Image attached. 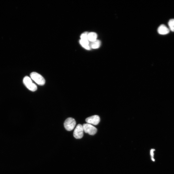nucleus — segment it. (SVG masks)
Returning a JSON list of instances; mask_svg holds the SVG:
<instances>
[{"label": "nucleus", "mask_w": 174, "mask_h": 174, "mask_svg": "<svg viewBox=\"0 0 174 174\" xmlns=\"http://www.w3.org/2000/svg\"><path fill=\"white\" fill-rule=\"evenodd\" d=\"M31 79L34 81L40 86H43L45 83V80L40 74L36 72H33L30 74Z\"/></svg>", "instance_id": "1"}, {"label": "nucleus", "mask_w": 174, "mask_h": 174, "mask_svg": "<svg viewBox=\"0 0 174 174\" xmlns=\"http://www.w3.org/2000/svg\"><path fill=\"white\" fill-rule=\"evenodd\" d=\"M24 85L27 88L32 92H34L37 89V85L32 82L31 78L28 76L25 77L23 79Z\"/></svg>", "instance_id": "2"}, {"label": "nucleus", "mask_w": 174, "mask_h": 174, "mask_svg": "<svg viewBox=\"0 0 174 174\" xmlns=\"http://www.w3.org/2000/svg\"><path fill=\"white\" fill-rule=\"evenodd\" d=\"M76 123L75 120L72 118H69L65 121L64 123V127L68 131H71L75 127Z\"/></svg>", "instance_id": "3"}, {"label": "nucleus", "mask_w": 174, "mask_h": 174, "mask_svg": "<svg viewBox=\"0 0 174 174\" xmlns=\"http://www.w3.org/2000/svg\"><path fill=\"white\" fill-rule=\"evenodd\" d=\"M83 127L85 132L90 135L93 136L96 134L97 132L96 128L91 124L85 123L83 124Z\"/></svg>", "instance_id": "4"}, {"label": "nucleus", "mask_w": 174, "mask_h": 174, "mask_svg": "<svg viewBox=\"0 0 174 174\" xmlns=\"http://www.w3.org/2000/svg\"><path fill=\"white\" fill-rule=\"evenodd\" d=\"M84 129L83 126L78 124L74 132V136L77 139L82 138L84 135Z\"/></svg>", "instance_id": "5"}, {"label": "nucleus", "mask_w": 174, "mask_h": 174, "mask_svg": "<svg viewBox=\"0 0 174 174\" xmlns=\"http://www.w3.org/2000/svg\"><path fill=\"white\" fill-rule=\"evenodd\" d=\"M100 118L97 115H94L86 118V121L91 125H97L100 122Z\"/></svg>", "instance_id": "6"}, {"label": "nucleus", "mask_w": 174, "mask_h": 174, "mask_svg": "<svg viewBox=\"0 0 174 174\" xmlns=\"http://www.w3.org/2000/svg\"><path fill=\"white\" fill-rule=\"evenodd\" d=\"M158 32L161 35H165L169 33L170 30L165 25H162L158 28Z\"/></svg>", "instance_id": "7"}, {"label": "nucleus", "mask_w": 174, "mask_h": 174, "mask_svg": "<svg viewBox=\"0 0 174 174\" xmlns=\"http://www.w3.org/2000/svg\"><path fill=\"white\" fill-rule=\"evenodd\" d=\"M97 35L96 33L94 32L88 33V39L89 41L91 42H94L97 40Z\"/></svg>", "instance_id": "8"}, {"label": "nucleus", "mask_w": 174, "mask_h": 174, "mask_svg": "<svg viewBox=\"0 0 174 174\" xmlns=\"http://www.w3.org/2000/svg\"><path fill=\"white\" fill-rule=\"evenodd\" d=\"M80 43L83 47L87 50H90L91 48L90 46L89 41L88 40H85L80 39L79 41Z\"/></svg>", "instance_id": "9"}, {"label": "nucleus", "mask_w": 174, "mask_h": 174, "mask_svg": "<svg viewBox=\"0 0 174 174\" xmlns=\"http://www.w3.org/2000/svg\"><path fill=\"white\" fill-rule=\"evenodd\" d=\"M90 46L91 48L93 49H97L100 47L101 44V41L100 40H96L94 42H91Z\"/></svg>", "instance_id": "10"}, {"label": "nucleus", "mask_w": 174, "mask_h": 174, "mask_svg": "<svg viewBox=\"0 0 174 174\" xmlns=\"http://www.w3.org/2000/svg\"><path fill=\"white\" fill-rule=\"evenodd\" d=\"M168 25L170 29L172 32H174V19L170 20L168 22Z\"/></svg>", "instance_id": "11"}, {"label": "nucleus", "mask_w": 174, "mask_h": 174, "mask_svg": "<svg viewBox=\"0 0 174 174\" xmlns=\"http://www.w3.org/2000/svg\"><path fill=\"white\" fill-rule=\"evenodd\" d=\"M88 33L87 32H85L82 33L80 36L81 39L87 40L88 39Z\"/></svg>", "instance_id": "12"}, {"label": "nucleus", "mask_w": 174, "mask_h": 174, "mask_svg": "<svg viewBox=\"0 0 174 174\" xmlns=\"http://www.w3.org/2000/svg\"><path fill=\"white\" fill-rule=\"evenodd\" d=\"M155 151V150L154 149H152L150 151V155L151 156V158L152 160L154 162L155 161V159H154V151Z\"/></svg>", "instance_id": "13"}]
</instances>
